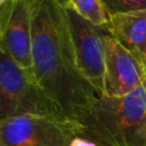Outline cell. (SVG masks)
<instances>
[{"mask_svg":"<svg viewBox=\"0 0 146 146\" xmlns=\"http://www.w3.org/2000/svg\"><path fill=\"white\" fill-rule=\"evenodd\" d=\"M78 125L68 120L22 114L0 120V146H70Z\"/></svg>","mask_w":146,"mask_h":146,"instance_id":"obj_4","label":"cell"},{"mask_svg":"<svg viewBox=\"0 0 146 146\" xmlns=\"http://www.w3.org/2000/svg\"><path fill=\"white\" fill-rule=\"evenodd\" d=\"M78 67L98 95L104 94L105 34L71 7L65 6Z\"/></svg>","mask_w":146,"mask_h":146,"instance_id":"obj_5","label":"cell"},{"mask_svg":"<svg viewBox=\"0 0 146 146\" xmlns=\"http://www.w3.org/2000/svg\"><path fill=\"white\" fill-rule=\"evenodd\" d=\"M70 146H95V145H94L91 141H89V140H87V139H84V138H82V137L76 136V137L71 141Z\"/></svg>","mask_w":146,"mask_h":146,"instance_id":"obj_11","label":"cell"},{"mask_svg":"<svg viewBox=\"0 0 146 146\" xmlns=\"http://www.w3.org/2000/svg\"><path fill=\"white\" fill-rule=\"evenodd\" d=\"M95 146H146V81L121 97L98 95L78 123Z\"/></svg>","mask_w":146,"mask_h":146,"instance_id":"obj_2","label":"cell"},{"mask_svg":"<svg viewBox=\"0 0 146 146\" xmlns=\"http://www.w3.org/2000/svg\"><path fill=\"white\" fill-rule=\"evenodd\" d=\"M32 27V74L51 103L78 125L98 96L81 74L65 6L59 0H29Z\"/></svg>","mask_w":146,"mask_h":146,"instance_id":"obj_1","label":"cell"},{"mask_svg":"<svg viewBox=\"0 0 146 146\" xmlns=\"http://www.w3.org/2000/svg\"><path fill=\"white\" fill-rule=\"evenodd\" d=\"M146 81V65L111 34H105L104 94L121 97Z\"/></svg>","mask_w":146,"mask_h":146,"instance_id":"obj_7","label":"cell"},{"mask_svg":"<svg viewBox=\"0 0 146 146\" xmlns=\"http://www.w3.org/2000/svg\"><path fill=\"white\" fill-rule=\"evenodd\" d=\"M22 114L51 115L67 120L36 84L31 68L22 67L1 51L0 120Z\"/></svg>","mask_w":146,"mask_h":146,"instance_id":"obj_3","label":"cell"},{"mask_svg":"<svg viewBox=\"0 0 146 146\" xmlns=\"http://www.w3.org/2000/svg\"><path fill=\"white\" fill-rule=\"evenodd\" d=\"M108 16L146 9V0H102Z\"/></svg>","mask_w":146,"mask_h":146,"instance_id":"obj_10","label":"cell"},{"mask_svg":"<svg viewBox=\"0 0 146 146\" xmlns=\"http://www.w3.org/2000/svg\"><path fill=\"white\" fill-rule=\"evenodd\" d=\"M0 6V51L22 67L31 68L32 27L29 0H9Z\"/></svg>","mask_w":146,"mask_h":146,"instance_id":"obj_6","label":"cell"},{"mask_svg":"<svg viewBox=\"0 0 146 146\" xmlns=\"http://www.w3.org/2000/svg\"><path fill=\"white\" fill-rule=\"evenodd\" d=\"M66 6L71 7L92 25L100 29H106L110 16L102 0H67Z\"/></svg>","mask_w":146,"mask_h":146,"instance_id":"obj_9","label":"cell"},{"mask_svg":"<svg viewBox=\"0 0 146 146\" xmlns=\"http://www.w3.org/2000/svg\"><path fill=\"white\" fill-rule=\"evenodd\" d=\"M105 30L146 65V9L110 16Z\"/></svg>","mask_w":146,"mask_h":146,"instance_id":"obj_8","label":"cell"},{"mask_svg":"<svg viewBox=\"0 0 146 146\" xmlns=\"http://www.w3.org/2000/svg\"><path fill=\"white\" fill-rule=\"evenodd\" d=\"M59 1H60V2H62L64 6H66V5H67V0H59Z\"/></svg>","mask_w":146,"mask_h":146,"instance_id":"obj_12","label":"cell"}]
</instances>
